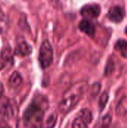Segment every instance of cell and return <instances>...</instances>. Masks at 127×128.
Listing matches in <instances>:
<instances>
[{"label": "cell", "instance_id": "obj_1", "mask_svg": "<svg viewBox=\"0 0 127 128\" xmlns=\"http://www.w3.org/2000/svg\"><path fill=\"white\" fill-rule=\"evenodd\" d=\"M49 107L47 98L43 95H36L24 112L22 119L31 128H37L41 124Z\"/></svg>", "mask_w": 127, "mask_h": 128}, {"label": "cell", "instance_id": "obj_2", "mask_svg": "<svg viewBox=\"0 0 127 128\" xmlns=\"http://www.w3.org/2000/svg\"><path fill=\"white\" fill-rule=\"evenodd\" d=\"M85 83H77L68 89L59 104V110L63 114L70 112L79 103L85 89Z\"/></svg>", "mask_w": 127, "mask_h": 128}, {"label": "cell", "instance_id": "obj_3", "mask_svg": "<svg viewBox=\"0 0 127 128\" xmlns=\"http://www.w3.org/2000/svg\"><path fill=\"white\" fill-rule=\"evenodd\" d=\"M38 60L42 68L45 69L49 68L52 63L53 52L50 43L48 40H44L40 46Z\"/></svg>", "mask_w": 127, "mask_h": 128}, {"label": "cell", "instance_id": "obj_4", "mask_svg": "<svg viewBox=\"0 0 127 128\" xmlns=\"http://www.w3.org/2000/svg\"><path fill=\"white\" fill-rule=\"evenodd\" d=\"M101 12V8L97 4H90L85 5L81 9V14L85 20L97 18Z\"/></svg>", "mask_w": 127, "mask_h": 128}, {"label": "cell", "instance_id": "obj_5", "mask_svg": "<svg viewBox=\"0 0 127 128\" xmlns=\"http://www.w3.org/2000/svg\"><path fill=\"white\" fill-rule=\"evenodd\" d=\"M13 64V55L11 48L7 46L4 47L0 52V70Z\"/></svg>", "mask_w": 127, "mask_h": 128}, {"label": "cell", "instance_id": "obj_6", "mask_svg": "<svg viewBox=\"0 0 127 128\" xmlns=\"http://www.w3.org/2000/svg\"><path fill=\"white\" fill-rule=\"evenodd\" d=\"M0 114L7 118H10L13 116V104L4 94L0 95Z\"/></svg>", "mask_w": 127, "mask_h": 128}, {"label": "cell", "instance_id": "obj_7", "mask_svg": "<svg viewBox=\"0 0 127 128\" xmlns=\"http://www.w3.org/2000/svg\"><path fill=\"white\" fill-rule=\"evenodd\" d=\"M108 16L114 22H120L124 20V11L123 8L118 5H115L112 7L109 12Z\"/></svg>", "mask_w": 127, "mask_h": 128}, {"label": "cell", "instance_id": "obj_8", "mask_svg": "<svg viewBox=\"0 0 127 128\" xmlns=\"http://www.w3.org/2000/svg\"><path fill=\"white\" fill-rule=\"evenodd\" d=\"M31 52H32L31 46L25 40L19 41L16 43L15 50H14V53L16 55L25 56L30 55Z\"/></svg>", "mask_w": 127, "mask_h": 128}, {"label": "cell", "instance_id": "obj_9", "mask_svg": "<svg viewBox=\"0 0 127 128\" xmlns=\"http://www.w3.org/2000/svg\"><path fill=\"white\" fill-rule=\"evenodd\" d=\"M79 27L80 30L88 34L90 37H93L95 34V26L94 25L89 21L88 20H83L80 22Z\"/></svg>", "mask_w": 127, "mask_h": 128}, {"label": "cell", "instance_id": "obj_10", "mask_svg": "<svg viewBox=\"0 0 127 128\" xmlns=\"http://www.w3.org/2000/svg\"><path fill=\"white\" fill-rule=\"evenodd\" d=\"M58 120V116L55 112L49 114L43 122L41 124V128H54Z\"/></svg>", "mask_w": 127, "mask_h": 128}, {"label": "cell", "instance_id": "obj_11", "mask_svg": "<svg viewBox=\"0 0 127 128\" xmlns=\"http://www.w3.org/2000/svg\"><path fill=\"white\" fill-rule=\"evenodd\" d=\"M22 77L20 75V74L18 73L17 71L13 72L10 75L9 80H8L9 86L13 88H18L22 84Z\"/></svg>", "mask_w": 127, "mask_h": 128}, {"label": "cell", "instance_id": "obj_12", "mask_svg": "<svg viewBox=\"0 0 127 128\" xmlns=\"http://www.w3.org/2000/svg\"><path fill=\"white\" fill-rule=\"evenodd\" d=\"M115 48L120 52L121 56L127 58V40L123 39L118 40L115 45Z\"/></svg>", "mask_w": 127, "mask_h": 128}, {"label": "cell", "instance_id": "obj_13", "mask_svg": "<svg viewBox=\"0 0 127 128\" xmlns=\"http://www.w3.org/2000/svg\"><path fill=\"white\" fill-rule=\"evenodd\" d=\"M78 118H81L87 124H90L92 122V119H93L92 113L88 109H82V110H80V112H79Z\"/></svg>", "mask_w": 127, "mask_h": 128}, {"label": "cell", "instance_id": "obj_14", "mask_svg": "<svg viewBox=\"0 0 127 128\" xmlns=\"http://www.w3.org/2000/svg\"><path fill=\"white\" fill-rule=\"evenodd\" d=\"M112 123V117L109 115H106L101 118L95 124L94 128H109Z\"/></svg>", "mask_w": 127, "mask_h": 128}, {"label": "cell", "instance_id": "obj_15", "mask_svg": "<svg viewBox=\"0 0 127 128\" xmlns=\"http://www.w3.org/2000/svg\"><path fill=\"white\" fill-rule=\"evenodd\" d=\"M8 27H9V21L7 16L4 13L0 12V34L7 32Z\"/></svg>", "mask_w": 127, "mask_h": 128}, {"label": "cell", "instance_id": "obj_16", "mask_svg": "<svg viewBox=\"0 0 127 128\" xmlns=\"http://www.w3.org/2000/svg\"><path fill=\"white\" fill-rule=\"evenodd\" d=\"M109 100V94L108 92H105L103 93V94L100 97V103H99V106L100 109V111L103 110L104 107L106 106V105L107 104V102Z\"/></svg>", "mask_w": 127, "mask_h": 128}, {"label": "cell", "instance_id": "obj_17", "mask_svg": "<svg viewBox=\"0 0 127 128\" xmlns=\"http://www.w3.org/2000/svg\"><path fill=\"white\" fill-rule=\"evenodd\" d=\"M73 128H88V124L82 121L81 118H76L73 123Z\"/></svg>", "mask_w": 127, "mask_h": 128}, {"label": "cell", "instance_id": "obj_18", "mask_svg": "<svg viewBox=\"0 0 127 128\" xmlns=\"http://www.w3.org/2000/svg\"><path fill=\"white\" fill-rule=\"evenodd\" d=\"M16 128H32L22 118H19L16 123Z\"/></svg>", "mask_w": 127, "mask_h": 128}, {"label": "cell", "instance_id": "obj_19", "mask_svg": "<svg viewBox=\"0 0 127 128\" xmlns=\"http://www.w3.org/2000/svg\"><path fill=\"white\" fill-rule=\"evenodd\" d=\"M113 68H114V64L112 62L109 61L107 64V66H106V70H105V74L106 75H109L112 72V70H113Z\"/></svg>", "mask_w": 127, "mask_h": 128}, {"label": "cell", "instance_id": "obj_20", "mask_svg": "<svg viewBox=\"0 0 127 128\" xmlns=\"http://www.w3.org/2000/svg\"><path fill=\"white\" fill-rule=\"evenodd\" d=\"M0 128H10V127L5 122L0 119Z\"/></svg>", "mask_w": 127, "mask_h": 128}, {"label": "cell", "instance_id": "obj_21", "mask_svg": "<svg viewBox=\"0 0 127 128\" xmlns=\"http://www.w3.org/2000/svg\"><path fill=\"white\" fill-rule=\"evenodd\" d=\"M4 94V86L1 84V82H0V95Z\"/></svg>", "mask_w": 127, "mask_h": 128}, {"label": "cell", "instance_id": "obj_22", "mask_svg": "<svg viewBox=\"0 0 127 128\" xmlns=\"http://www.w3.org/2000/svg\"><path fill=\"white\" fill-rule=\"evenodd\" d=\"M125 32H126V33H127V26L126 27V29H125Z\"/></svg>", "mask_w": 127, "mask_h": 128}]
</instances>
